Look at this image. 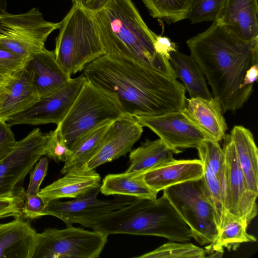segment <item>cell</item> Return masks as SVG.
Returning a JSON list of instances; mask_svg holds the SVG:
<instances>
[{
  "label": "cell",
  "instance_id": "cell-30",
  "mask_svg": "<svg viewBox=\"0 0 258 258\" xmlns=\"http://www.w3.org/2000/svg\"><path fill=\"white\" fill-rule=\"evenodd\" d=\"M203 248L187 242L172 241L163 244L155 249L136 256L137 258H204Z\"/></svg>",
  "mask_w": 258,
  "mask_h": 258
},
{
  "label": "cell",
  "instance_id": "cell-22",
  "mask_svg": "<svg viewBox=\"0 0 258 258\" xmlns=\"http://www.w3.org/2000/svg\"><path fill=\"white\" fill-rule=\"evenodd\" d=\"M203 164L200 159L176 160L150 170L143 174L146 183L158 192L181 183L202 177Z\"/></svg>",
  "mask_w": 258,
  "mask_h": 258
},
{
  "label": "cell",
  "instance_id": "cell-13",
  "mask_svg": "<svg viewBox=\"0 0 258 258\" xmlns=\"http://www.w3.org/2000/svg\"><path fill=\"white\" fill-rule=\"evenodd\" d=\"M135 117L143 126L155 133L173 153H180V149L197 148L207 140L181 110L158 116Z\"/></svg>",
  "mask_w": 258,
  "mask_h": 258
},
{
  "label": "cell",
  "instance_id": "cell-43",
  "mask_svg": "<svg viewBox=\"0 0 258 258\" xmlns=\"http://www.w3.org/2000/svg\"><path fill=\"white\" fill-rule=\"evenodd\" d=\"M73 4L76 3V4H81L82 0H72Z\"/></svg>",
  "mask_w": 258,
  "mask_h": 258
},
{
  "label": "cell",
  "instance_id": "cell-3",
  "mask_svg": "<svg viewBox=\"0 0 258 258\" xmlns=\"http://www.w3.org/2000/svg\"><path fill=\"white\" fill-rule=\"evenodd\" d=\"M94 15L105 54L177 78L170 61L156 50L158 35L147 26L132 0H111Z\"/></svg>",
  "mask_w": 258,
  "mask_h": 258
},
{
  "label": "cell",
  "instance_id": "cell-38",
  "mask_svg": "<svg viewBox=\"0 0 258 258\" xmlns=\"http://www.w3.org/2000/svg\"><path fill=\"white\" fill-rule=\"evenodd\" d=\"M155 48L159 54L169 60L170 53L176 50L175 44L169 38L159 35L155 44Z\"/></svg>",
  "mask_w": 258,
  "mask_h": 258
},
{
  "label": "cell",
  "instance_id": "cell-14",
  "mask_svg": "<svg viewBox=\"0 0 258 258\" xmlns=\"http://www.w3.org/2000/svg\"><path fill=\"white\" fill-rule=\"evenodd\" d=\"M223 150L225 156L227 213L241 218L249 224L257 212V195L248 188L239 165L229 135L225 136Z\"/></svg>",
  "mask_w": 258,
  "mask_h": 258
},
{
  "label": "cell",
  "instance_id": "cell-2",
  "mask_svg": "<svg viewBox=\"0 0 258 258\" xmlns=\"http://www.w3.org/2000/svg\"><path fill=\"white\" fill-rule=\"evenodd\" d=\"M223 113L241 108L253 85L242 87L246 71L258 63V40L243 41L217 22L186 41Z\"/></svg>",
  "mask_w": 258,
  "mask_h": 258
},
{
  "label": "cell",
  "instance_id": "cell-20",
  "mask_svg": "<svg viewBox=\"0 0 258 258\" xmlns=\"http://www.w3.org/2000/svg\"><path fill=\"white\" fill-rule=\"evenodd\" d=\"M183 113L203 133L207 140L219 142L226 136L227 125L219 105L213 97L186 99Z\"/></svg>",
  "mask_w": 258,
  "mask_h": 258
},
{
  "label": "cell",
  "instance_id": "cell-18",
  "mask_svg": "<svg viewBox=\"0 0 258 258\" xmlns=\"http://www.w3.org/2000/svg\"><path fill=\"white\" fill-rule=\"evenodd\" d=\"M215 22L244 41L258 40L257 0H226Z\"/></svg>",
  "mask_w": 258,
  "mask_h": 258
},
{
  "label": "cell",
  "instance_id": "cell-41",
  "mask_svg": "<svg viewBox=\"0 0 258 258\" xmlns=\"http://www.w3.org/2000/svg\"><path fill=\"white\" fill-rule=\"evenodd\" d=\"M8 0H0V13L6 12Z\"/></svg>",
  "mask_w": 258,
  "mask_h": 258
},
{
  "label": "cell",
  "instance_id": "cell-34",
  "mask_svg": "<svg viewBox=\"0 0 258 258\" xmlns=\"http://www.w3.org/2000/svg\"><path fill=\"white\" fill-rule=\"evenodd\" d=\"M48 167L47 157H41L30 173V181L25 195H37L40 185L46 176Z\"/></svg>",
  "mask_w": 258,
  "mask_h": 258
},
{
  "label": "cell",
  "instance_id": "cell-26",
  "mask_svg": "<svg viewBox=\"0 0 258 258\" xmlns=\"http://www.w3.org/2000/svg\"><path fill=\"white\" fill-rule=\"evenodd\" d=\"M248 224L244 219L227 213L216 239L205 247L206 253L216 251L235 250L244 243L254 242L256 238L247 232Z\"/></svg>",
  "mask_w": 258,
  "mask_h": 258
},
{
  "label": "cell",
  "instance_id": "cell-23",
  "mask_svg": "<svg viewBox=\"0 0 258 258\" xmlns=\"http://www.w3.org/2000/svg\"><path fill=\"white\" fill-rule=\"evenodd\" d=\"M249 189L258 195V150L251 132L235 125L229 135Z\"/></svg>",
  "mask_w": 258,
  "mask_h": 258
},
{
  "label": "cell",
  "instance_id": "cell-37",
  "mask_svg": "<svg viewBox=\"0 0 258 258\" xmlns=\"http://www.w3.org/2000/svg\"><path fill=\"white\" fill-rule=\"evenodd\" d=\"M17 141L7 121L0 120V161L12 151Z\"/></svg>",
  "mask_w": 258,
  "mask_h": 258
},
{
  "label": "cell",
  "instance_id": "cell-25",
  "mask_svg": "<svg viewBox=\"0 0 258 258\" xmlns=\"http://www.w3.org/2000/svg\"><path fill=\"white\" fill-rule=\"evenodd\" d=\"M100 191L106 196L118 195L137 199L154 200L158 192L151 188L140 172H124L106 175L100 186Z\"/></svg>",
  "mask_w": 258,
  "mask_h": 258
},
{
  "label": "cell",
  "instance_id": "cell-24",
  "mask_svg": "<svg viewBox=\"0 0 258 258\" xmlns=\"http://www.w3.org/2000/svg\"><path fill=\"white\" fill-rule=\"evenodd\" d=\"M170 55L176 77L181 80L190 98L212 99L204 75L194 58L176 50Z\"/></svg>",
  "mask_w": 258,
  "mask_h": 258
},
{
  "label": "cell",
  "instance_id": "cell-6",
  "mask_svg": "<svg viewBox=\"0 0 258 258\" xmlns=\"http://www.w3.org/2000/svg\"><path fill=\"white\" fill-rule=\"evenodd\" d=\"M124 114L112 96L86 80L68 112L57 126L70 148L83 135Z\"/></svg>",
  "mask_w": 258,
  "mask_h": 258
},
{
  "label": "cell",
  "instance_id": "cell-29",
  "mask_svg": "<svg viewBox=\"0 0 258 258\" xmlns=\"http://www.w3.org/2000/svg\"><path fill=\"white\" fill-rule=\"evenodd\" d=\"M151 16L168 24L187 18L190 0H143Z\"/></svg>",
  "mask_w": 258,
  "mask_h": 258
},
{
  "label": "cell",
  "instance_id": "cell-35",
  "mask_svg": "<svg viewBox=\"0 0 258 258\" xmlns=\"http://www.w3.org/2000/svg\"><path fill=\"white\" fill-rule=\"evenodd\" d=\"M46 206L43 199L38 194L25 195L22 209V216L27 219H34L43 216Z\"/></svg>",
  "mask_w": 258,
  "mask_h": 258
},
{
  "label": "cell",
  "instance_id": "cell-7",
  "mask_svg": "<svg viewBox=\"0 0 258 258\" xmlns=\"http://www.w3.org/2000/svg\"><path fill=\"white\" fill-rule=\"evenodd\" d=\"M163 195L187 224L197 242L204 245L216 239L219 232L216 213L202 177L168 187Z\"/></svg>",
  "mask_w": 258,
  "mask_h": 258
},
{
  "label": "cell",
  "instance_id": "cell-40",
  "mask_svg": "<svg viewBox=\"0 0 258 258\" xmlns=\"http://www.w3.org/2000/svg\"><path fill=\"white\" fill-rule=\"evenodd\" d=\"M257 75L258 63H255L246 71L242 84V87L253 85L257 79Z\"/></svg>",
  "mask_w": 258,
  "mask_h": 258
},
{
  "label": "cell",
  "instance_id": "cell-42",
  "mask_svg": "<svg viewBox=\"0 0 258 258\" xmlns=\"http://www.w3.org/2000/svg\"><path fill=\"white\" fill-rule=\"evenodd\" d=\"M7 78L0 74V83L4 82Z\"/></svg>",
  "mask_w": 258,
  "mask_h": 258
},
{
  "label": "cell",
  "instance_id": "cell-36",
  "mask_svg": "<svg viewBox=\"0 0 258 258\" xmlns=\"http://www.w3.org/2000/svg\"><path fill=\"white\" fill-rule=\"evenodd\" d=\"M25 197L0 198V219L22 216V209Z\"/></svg>",
  "mask_w": 258,
  "mask_h": 258
},
{
  "label": "cell",
  "instance_id": "cell-9",
  "mask_svg": "<svg viewBox=\"0 0 258 258\" xmlns=\"http://www.w3.org/2000/svg\"><path fill=\"white\" fill-rule=\"evenodd\" d=\"M108 235L72 225L66 228H48L37 234L32 258H98Z\"/></svg>",
  "mask_w": 258,
  "mask_h": 258
},
{
  "label": "cell",
  "instance_id": "cell-12",
  "mask_svg": "<svg viewBox=\"0 0 258 258\" xmlns=\"http://www.w3.org/2000/svg\"><path fill=\"white\" fill-rule=\"evenodd\" d=\"M86 80L83 74L71 79L61 88L40 98L29 108L10 117L7 123L11 126L18 124H58L68 112Z\"/></svg>",
  "mask_w": 258,
  "mask_h": 258
},
{
  "label": "cell",
  "instance_id": "cell-21",
  "mask_svg": "<svg viewBox=\"0 0 258 258\" xmlns=\"http://www.w3.org/2000/svg\"><path fill=\"white\" fill-rule=\"evenodd\" d=\"M100 185L101 177L95 169L81 167L69 170L64 176L40 190L38 195L47 205L53 200L77 198Z\"/></svg>",
  "mask_w": 258,
  "mask_h": 258
},
{
  "label": "cell",
  "instance_id": "cell-39",
  "mask_svg": "<svg viewBox=\"0 0 258 258\" xmlns=\"http://www.w3.org/2000/svg\"><path fill=\"white\" fill-rule=\"evenodd\" d=\"M111 0H82V7L92 13L102 10Z\"/></svg>",
  "mask_w": 258,
  "mask_h": 258
},
{
  "label": "cell",
  "instance_id": "cell-15",
  "mask_svg": "<svg viewBox=\"0 0 258 258\" xmlns=\"http://www.w3.org/2000/svg\"><path fill=\"white\" fill-rule=\"evenodd\" d=\"M143 132V126L135 117L124 114L111 122L101 146L82 167L95 169L125 155L131 151Z\"/></svg>",
  "mask_w": 258,
  "mask_h": 258
},
{
  "label": "cell",
  "instance_id": "cell-33",
  "mask_svg": "<svg viewBox=\"0 0 258 258\" xmlns=\"http://www.w3.org/2000/svg\"><path fill=\"white\" fill-rule=\"evenodd\" d=\"M27 59L0 46V74L13 75L25 67Z\"/></svg>",
  "mask_w": 258,
  "mask_h": 258
},
{
  "label": "cell",
  "instance_id": "cell-16",
  "mask_svg": "<svg viewBox=\"0 0 258 258\" xmlns=\"http://www.w3.org/2000/svg\"><path fill=\"white\" fill-rule=\"evenodd\" d=\"M40 99L25 67L0 83V120L7 121Z\"/></svg>",
  "mask_w": 258,
  "mask_h": 258
},
{
  "label": "cell",
  "instance_id": "cell-11",
  "mask_svg": "<svg viewBox=\"0 0 258 258\" xmlns=\"http://www.w3.org/2000/svg\"><path fill=\"white\" fill-rule=\"evenodd\" d=\"M99 191L98 187L71 201H51L45 207L44 216H54L67 226L75 223L92 228L103 216L130 204L137 199L119 196L111 200H100L97 198Z\"/></svg>",
  "mask_w": 258,
  "mask_h": 258
},
{
  "label": "cell",
  "instance_id": "cell-19",
  "mask_svg": "<svg viewBox=\"0 0 258 258\" xmlns=\"http://www.w3.org/2000/svg\"><path fill=\"white\" fill-rule=\"evenodd\" d=\"M37 234L22 216L0 224V258H32Z\"/></svg>",
  "mask_w": 258,
  "mask_h": 258
},
{
  "label": "cell",
  "instance_id": "cell-32",
  "mask_svg": "<svg viewBox=\"0 0 258 258\" xmlns=\"http://www.w3.org/2000/svg\"><path fill=\"white\" fill-rule=\"evenodd\" d=\"M44 155L56 162H65L70 157L71 151L62 138L59 128L47 134Z\"/></svg>",
  "mask_w": 258,
  "mask_h": 258
},
{
  "label": "cell",
  "instance_id": "cell-8",
  "mask_svg": "<svg viewBox=\"0 0 258 258\" xmlns=\"http://www.w3.org/2000/svg\"><path fill=\"white\" fill-rule=\"evenodd\" d=\"M60 22L46 21L38 8L20 14L0 13V46L28 58L45 48L49 35Z\"/></svg>",
  "mask_w": 258,
  "mask_h": 258
},
{
  "label": "cell",
  "instance_id": "cell-1",
  "mask_svg": "<svg viewBox=\"0 0 258 258\" xmlns=\"http://www.w3.org/2000/svg\"><path fill=\"white\" fill-rule=\"evenodd\" d=\"M83 71L86 80L112 96L125 115L158 116L185 106L182 84L133 60L104 54Z\"/></svg>",
  "mask_w": 258,
  "mask_h": 258
},
{
  "label": "cell",
  "instance_id": "cell-27",
  "mask_svg": "<svg viewBox=\"0 0 258 258\" xmlns=\"http://www.w3.org/2000/svg\"><path fill=\"white\" fill-rule=\"evenodd\" d=\"M129 157L130 165L125 172L143 174L174 159L173 152L160 139L147 140L131 151Z\"/></svg>",
  "mask_w": 258,
  "mask_h": 258
},
{
  "label": "cell",
  "instance_id": "cell-4",
  "mask_svg": "<svg viewBox=\"0 0 258 258\" xmlns=\"http://www.w3.org/2000/svg\"><path fill=\"white\" fill-rule=\"evenodd\" d=\"M92 228L107 235L156 236L171 241L188 242L192 238L190 229L163 195L154 200L136 199L100 218Z\"/></svg>",
  "mask_w": 258,
  "mask_h": 258
},
{
  "label": "cell",
  "instance_id": "cell-31",
  "mask_svg": "<svg viewBox=\"0 0 258 258\" xmlns=\"http://www.w3.org/2000/svg\"><path fill=\"white\" fill-rule=\"evenodd\" d=\"M226 0H190L187 18L191 23L216 21Z\"/></svg>",
  "mask_w": 258,
  "mask_h": 258
},
{
  "label": "cell",
  "instance_id": "cell-17",
  "mask_svg": "<svg viewBox=\"0 0 258 258\" xmlns=\"http://www.w3.org/2000/svg\"><path fill=\"white\" fill-rule=\"evenodd\" d=\"M25 67L40 98L61 88L72 79L57 62L54 50L45 48L32 54Z\"/></svg>",
  "mask_w": 258,
  "mask_h": 258
},
{
  "label": "cell",
  "instance_id": "cell-5",
  "mask_svg": "<svg viewBox=\"0 0 258 258\" xmlns=\"http://www.w3.org/2000/svg\"><path fill=\"white\" fill-rule=\"evenodd\" d=\"M54 50L56 59L70 76L105 54L94 13L73 4L60 22Z\"/></svg>",
  "mask_w": 258,
  "mask_h": 258
},
{
  "label": "cell",
  "instance_id": "cell-28",
  "mask_svg": "<svg viewBox=\"0 0 258 258\" xmlns=\"http://www.w3.org/2000/svg\"><path fill=\"white\" fill-rule=\"evenodd\" d=\"M111 122L103 124L88 132L71 145V155L64 162L61 173L65 174L70 170L85 165L101 146Z\"/></svg>",
  "mask_w": 258,
  "mask_h": 258
},
{
  "label": "cell",
  "instance_id": "cell-10",
  "mask_svg": "<svg viewBox=\"0 0 258 258\" xmlns=\"http://www.w3.org/2000/svg\"><path fill=\"white\" fill-rule=\"evenodd\" d=\"M46 136L37 129L17 141L11 153L0 161V198L25 197L23 182L44 155Z\"/></svg>",
  "mask_w": 258,
  "mask_h": 258
}]
</instances>
